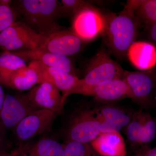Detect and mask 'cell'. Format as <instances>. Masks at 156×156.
<instances>
[{"label":"cell","mask_w":156,"mask_h":156,"mask_svg":"<svg viewBox=\"0 0 156 156\" xmlns=\"http://www.w3.org/2000/svg\"><path fill=\"white\" fill-rule=\"evenodd\" d=\"M156 135L155 120L152 118L150 115L146 113L138 140V144H145L152 141L155 138Z\"/></svg>","instance_id":"d4e9b609"},{"label":"cell","mask_w":156,"mask_h":156,"mask_svg":"<svg viewBox=\"0 0 156 156\" xmlns=\"http://www.w3.org/2000/svg\"><path fill=\"white\" fill-rule=\"evenodd\" d=\"M17 21L28 26L34 31L44 35L64 28L57 22L63 16L57 0H15L11 5Z\"/></svg>","instance_id":"6da1fadb"},{"label":"cell","mask_w":156,"mask_h":156,"mask_svg":"<svg viewBox=\"0 0 156 156\" xmlns=\"http://www.w3.org/2000/svg\"><path fill=\"white\" fill-rule=\"evenodd\" d=\"M106 24L102 34L104 42L117 58H123L138 36L140 24L134 12L126 5L118 14L105 15Z\"/></svg>","instance_id":"7a4b0ae2"},{"label":"cell","mask_w":156,"mask_h":156,"mask_svg":"<svg viewBox=\"0 0 156 156\" xmlns=\"http://www.w3.org/2000/svg\"><path fill=\"white\" fill-rule=\"evenodd\" d=\"M87 95L93 96L98 101H110L130 98V92L127 83L122 77L92 89Z\"/></svg>","instance_id":"2e32d148"},{"label":"cell","mask_w":156,"mask_h":156,"mask_svg":"<svg viewBox=\"0 0 156 156\" xmlns=\"http://www.w3.org/2000/svg\"><path fill=\"white\" fill-rule=\"evenodd\" d=\"M105 24V15L92 5L73 15L71 30L84 43L89 42L102 36Z\"/></svg>","instance_id":"5b68a950"},{"label":"cell","mask_w":156,"mask_h":156,"mask_svg":"<svg viewBox=\"0 0 156 156\" xmlns=\"http://www.w3.org/2000/svg\"><path fill=\"white\" fill-rule=\"evenodd\" d=\"M133 156H156V148H151L147 145L143 146Z\"/></svg>","instance_id":"83f0119b"},{"label":"cell","mask_w":156,"mask_h":156,"mask_svg":"<svg viewBox=\"0 0 156 156\" xmlns=\"http://www.w3.org/2000/svg\"><path fill=\"white\" fill-rule=\"evenodd\" d=\"M146 114L145 113L139 112L132 116L130 123L126 127V135L130 142L138 144Z\"/></svg>","instance_id":"603a6c76"},{"label":"cell","mask_w":156,"mask_h":156,"mask_svg":"<svg viewBox=\"0 0 156 156\" xmlns=\"http://www.w3.org/2000/svg\"><path fill=\"white\" fill-rule=\"evenodd\" d=\"M5 95L4 94L2 87L1 84H0V113H1V111H2V108L4 101H5Z\"/></svg>","instance_id":"f546056e"},{"label":"cell","mask_w":156,"mask_h":156,"mask_svg":"<svg viewBox=\"0 0 156 156\" xmlns=\"http://www.w3.org/2000/svg\"><path fill=\"white\" fill-rule=\"evenodd\" d=\"M12 2L0 0V33L17 21L16 12L11 6Z\"/></svg>","instance_id":"cb8c5ba5"},{"label":"cell","mask_w":156,"mask_h":156,"mask_svg":"<svg viewBox=\"0 0 156 156\" xmlns=\"http://www.w3.org/2000/svg\"><path fill=\"white\" fill-rule=\"evenodd\" d=\"M44 82L37 62L31 61L28 66L17 70L10 77L8 87L20 91L33 88Z\"/></svg>","instance_id":"9a60e30c"},{"label":"cell","mask_w":156,"mask_h":156,"mask_svg":"<svg viewBox=\"0 0 156 156\" xmlns=\"http://www.w3.org/2000/svg\"><path fill=\"white\" fill-rule=\"evenodd\" d=\"M36 110L25 95L7 94L0 113V125L5 130L13 129L21 120Z\"/></svg>","instance_id":"30bf717a"},{"label":"cell","mask_w":156,"mask_h":156,"mask_svg":"<svg viewBox=\"0 0 156 156\" xmlns=\"http://www.w3.org/2000/svg\"><path fill=\"white\" fill-rule=\"evenodd\" d=\"M132 65L140 70H147L155 67L156 46L145 41H135L130 46L127 53Z\"/></svg>","instance_id":"5bb4252c"},{"label":"cell","mask_w":156,"mask_h":156,"mask_svg":"<svg viewBox=\"0 0 156 156\" xmlns=\"http://www.w3.org/2000/svg\"><path fill=\"white\" fill-rule=\"evenodd\" d=\"M11 145L6 136L5 131L0 125V155L10 151Z\"/></svg>","instance_id":"4316f807"},{"label":"cell","mask_w":156,"mask_h":156,"mask_svg":"<svg viewBox=\"0 0 156 156\" xmlns=\"http://www.w3.org/2000/svg\"><path fill=\"white\" fill-rule=\"evenodd\" d=\"M0 156H19L18 155L17 150H11L10 151L6 152L2 154Z\"/></svg>","instance_id":"4dcf8cb0"},{"label":"cell","mask_w":156,"mask_h":156,"mask_svg":"<svg viewBox=\"0 0 156 156\" xmlns=\"http://www.w3.org/2000/svg\"><path fill=\"white\" fill-rule=\"evenodd\" d=\"M19 156H62L63 144L50 138H41L33 143L20 144Z\"/></svg>","instance_id":"e0dca14e"},{"label":"cell","mask_w":156,"mask_h":156,"mask_svg":"<svg viewBox=\"0 0 156 156\" xmlns=\"http://www.w3.org/2000/svg\"><path fill=\"white\" fill-rule=\"evenodd\" d=\"M11 52L26 61L38 62L45 66L76 75L72 62L68 56L52 53L38 48Z\"/></svg>","instance_id":"7c38bea8"},{"label":"cell","mask_w":156,"mask_h":156,"mask_svg":"<svg viewBox=\"0 0 156 156\" xmlns=\"http://www.w3.org/2000/svg\"><path fill=\"white\" fill-rule=\"evenodd\" d=\"M30 103L37 110L48 109L61 114L65 102L59 90L54 85L45 81L36 85L25 95Z\"/></svg>","instance_id":"8fae6325"},{"label":"cell","mask_w":156,"mask_h":156,"mask_svg":"<svg viewBox=\"0 0 156 156\" xmlns=\"http://www.w3.org/2000/svg\"><path fill=\"white\" fill-rule=\"evenodd\" d=\"M60 3L63 16H73L83 8L93 5L92 2L83 0H62Z\"/></svg>","instance_id":"484cf974"},{"label":"cell","mask_w":156,"mask_h":156,"mask_svg":"<svg viewBox=\"0 0 156 156\" xmlns=\"http://www.w3.org/2000/svg\"><path fill=\"white\" fill-rule=\"evenodd\" d=\"M62 156H100L90 144L67 140L63 144Z\"/></svg>","instance_id":"7402d4cb"},{"label":"cell","mask_w":156,"mask_h":156,"mask_svg":"<svg viewBox=\"0 0 156 156\" xmlns=\"http://www.w3.org/2000/svg\"><path fill=\"white\" fill-rule=\"evenodd\" d=\"M41 38L28 26L16 21L0 33V49L10 52L35 49Z\"/></svg>","instance_id":"8992f818"},{"label":"cell","mask_w":156,"mask_h":156,"mask_svg":"<svg viewBox=\"0 0 156 156\" xmlns=\"http://www.w3.org/2000/svg\"><path fill=\"white\" fill-rule=\"evenodd\" d=\"M145 29L147 30L149 37L151 41L152 44L155 46L156 44V22L151 24Z\"/></svg>","instance_id":"f1b7e54d"},{"label":"cell","mask_w":156,"mask_h":156,"mask_svg":"<svg viewBox=\"0 0 156 156\" xmlns=\"http://www.w3.org/2000/svg\"><path fill=\"white\" fill-rule=\"evenodd\" d=\"M26 60L10 51L0 54V83L7 86L10 77L17 70L27 66Z\"/></svg>","instance_id":"d6986e66"},{"label":"cell","mask_w":156,"mask_h":156,"mask_svg":"<svg viewBox=\"0 0 156 156\" xmlns=\"http://www.w3.org/2000/svg\"><path fill=\"white\" fill-rule=\"evenodd\" d=\"M96 110L103 119L120 126L122 128L127 127L132 117L125 111L113 106L102 107Z\"/></svg>","instance_id":"44dd1931"},{"label":"cell","mask_w":156,"mask_h":156,"mask_svg":"<svg viewBox=\"0 0 156 156\" xmlns=\"http://www.w3.org/2000/svg\"><path fill=\"white\" fill-rule=\"evenodd\" d=\"M37 62L44 82L47 81L53 84L62 92V95L72 89L80 79L76 75Z\"/></svg>","instance_id":"ac0fdd59"},{"label":"cell","mask_w":156,"mask_h":156,"mask_svg":"<svg viewBox=\"0 0 156 156\" xmlns=\"http://www.w3.org/2000/svg\"><path fill=\"white\" fill-rule=\"evenodd\" d=\"M41 35L38 48L55 54L69 57L79 53L83 46L75 34L64 28Z\"/></svg>","instance_id":"ba28073f"},{"label":"cell","mask_w":156,"mask_h":156,"mask_svg":"<svg viewBox=\"0 0 156 156\" xmlns=\"http://www.w3.org/2000/svg\"><path fill=\"white\" fill-rule=\"evenodd\" d=\"M133 12L140 26H143L145 29L147 28L156 22V0L140 1Z\"/></svg>","instance_id":"ffe728a7"},{"label":"cell","mask_w":156,"mask_h":156,"mask_svg":"<svg viewBox=\"0 0 156 156\" xmlns=\"http://www.w3.org/2000/svg\"><path fill=\"white\" fill-rule=\"evenodd\" d=\"M101 121L96 110H80L73 114L66 130L67 140L89 143L100 132Z\"/></svg>","instance_id":"277c9868"},{"label":"cell","mask_w":156,"mask_h":156,"mask_svg":"<svg viewBox=\"0 0 156 156\" xmlns=\"http://www.w3.org/2000/svg\"><path fill=\"white\" fill-rule=\"evenodd\" d=\"M58 113L48 109H39L21 120L13 129L20 144L40 135L52 128Z\"/></svg>","instance_id":"52a82bcc"},{"label":"cell","mask_w":156,"mask_h":156,"mask_svg":"<svg viewBox=\"0 0 156 156\" xmlns=\"http://www.w3.org/2000/svg\"><path fill=\"white\" fill-rule=\"evenodd\" d=\"M124 70L111 57L105 48H101L87 65L85 76L79 79L73 88L62 95L65 102L72 94L87 95L96 87L115 80L122 77Z\"/></svg>","instance_id":"3957f363"},{"label":"cell","mask_w":156,"mask_h":156,"mask_svg":"<svg viewBox=\"0 0 156 156\" xmlns=\"http://www.w3.org/2000/svg\"><path fill=\"white\" fill-rule=\"evenodd\" d=\"M155 68L139 71H124L122 78L130 92V98L147 106L153 97L156 87Z\"/></svg>","instance_id":"9c48e42d"},{"label":"cell","mask_w":156,"mask_h":156,"mask_svg":"<svg viewBox=\"0 0 156 156\" xmlns=\"http://www.w3.org/2000/svg\"><path fill=\"white\" fill-rule=\"evenodd\" d=\"M89 143L100 156H127L126 144L120 132L99 133Z\"/></svg>","instance_id":"4fadbf2b"}]
</instances>
